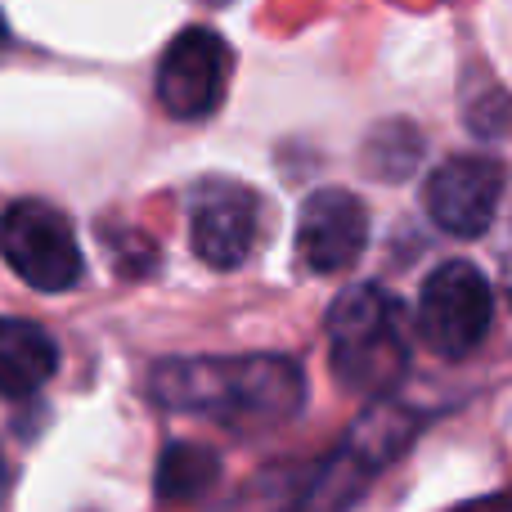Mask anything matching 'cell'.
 I'll return each instance as SVG.
<instances>
[{
	"mask_svg": "<svg viewBox=\"0 0 512 512\" xmlns=\"http://www.w3.org/2000/svg\"><path fill=\"white\" fill-rule=\"evenodd\" d=\"M149 391L158 405L203 414L230 427H274L306 400V378L288 355L248 360H167L153 369Z\"/></svg>",
	"mask_w": 512,
	"mask_h": 512,
	"instance_id": "6da1fadb",
	"label": "cell"
},
{
	"mask_svg": "<svg viewBox=\"0 0 512 512\" xmlns=\"http://www.w3.org/2000/svg\"><path fill=\"white\" fill-rule=\"evenodd\" d=\"M328 360L346 391L360 396L391 391L409 369L405 306L373 283L342 292L328 310Z\"/></svg>",
	"mask_w": 512,
	"mask_h": 512,
	"instance_id": "7a4b0ae2",
	"label": "cell"
},
{
	"mask_svg": "<svg viewBox=\"0 0 512 512\" xmlns=\"http://www.w3.org/2000/svg\"><path fill=\"white\" fill-rule=\"evenodd\" d=\"M490 319H495V292H490V279L472 261L436 265L418 288V337L441 360H468L486 342Z\"/></svg>",
	"mask_w": 512,
	"mask_h": 512,
	"instance_id": "3957f363",
	"label": "cell"
},
{
	"mask_svg": "<svg viewBox=\"0 0 512 512\" xmlns=\"http://www.w3.org/2000/svg\"><path fill=\"white\" fill-rule=\"evenodd\" d=\"M0 256L36 292H68L86 270L68 216L32 198L0 212Z\"/></svg>",
	"mask_w": 512,
	"mask_h": 512,
	"instance_id": "277c9868",
	"label": "cell"
},
{
	"mask_svg": "<svg viewBox=\"0 0 512 512\" xmlns=\"http://www.w3.org/2000/svg\"><path fill=\"white\" fill-rule=\"evenodd\" d=\"M230 45L212 27H185L158 63V99L180 122H203L230 90Z\"/></svg>",
	"mask_w": 512,
	"mask_h": 512,
	"instance_id": "5b68a950",
	"label": "cell"
},
{
	"mask_svg": "<svg viewBox=\"0 0 512 512\" xmlns=\"http://www.w3.org/2000/svg\"><path fill=\"white\" fill-rule=\"evenodd\" d=\"M499 198H504V167L495 158H486V153L445 158L423 185L427 216L454 239L486 234L499 212Z\"/></svg>",
	"mask_w": 512,
	"mask_h": 512,
	"instance_id": "8992f818",
	"label": "cell"
},
{
	"mask_svg": "<svg viewBox=\"0 0 512 512\" xmlns=\"http://www.w3.org/2000/svg\"><path fill=\"white\" fill-rule=\"evenodd\" d=\"M261 239V203L243 185H203L189 216V243L212 270H239Z\"/></svg>",
	"mask_w": 512,
	"mask_h": 512,
	"instance_id": "52a82bcc",
	"label": "cell"
},
{
	"mask_svg": "<svg viewBox=\"0 0 512 512\" xmlns=\"http://www.w3.org/2000/svg\"><path fill=\"white\" fill-rule=\"evenodd\" d=\"M369 243V212L351 189H315L297 216V252L306 270L337 274Z\"/></svg>",
	"mask_w": 512,
	"mask_h": 512,
	"instance_id": "ba28073f",
	"label": "cell"
},
{
	"mask_svg": "<svg viewBox=\"0 0 512 512\" xmlns=\"http://www.w3.org/2000/svg\"><path fill=\"white\" fill-rule=\"evenodd\" d=\"M59 369V346L32 319H0V396H32Z\"/></svg>",
	"mask_w": 512,
	"mask_h": 512,
	"instance_id": "9c48e42d",
	"label": "cell"
},
{
	"mask_svg": "<svg viewBox=\"0 0 512 512\" xmlns=\"http://www.w3.org/2000/svg\"><path fill=\"white\" fill-rule=\"evenodd\" d=\"M216 468L221 463H216V454L207 445H194V441L171 445L158 463V499L162 504H194L216 481Z\"/></svg>",
	"mask_w": 512,
	"mask_h": 512,
	"instance_id": "30bf717a",
	"label": "cell"
},
{
	"mask_svg": "<svg viewBox=\"0 0 512 512\" xmlns=\"http://www.w3.org/2000/svg\"><path fill=\"white\" fill-rule=\"evenodd\" d=\"M5 490H9V463H5V454H0V499H5Z\"/></svg>",
	"mask_w": 512,
	"mask_h": 512,
	"instance_id": "8fae6325",
	"label": "cell"
}]
</instances>
